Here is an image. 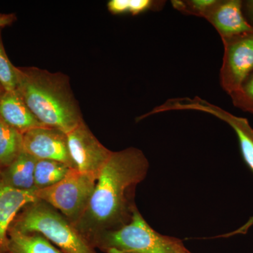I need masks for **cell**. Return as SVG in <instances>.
Here are the masks:
<instances>
[{"label": "cell", "instance_id": "6da1fadb", "mask_svg": "<svg viewBox=\"0 0 253 253\" xmlns=\"http://www.w3.org/2000/svg\"><path fill=\"white\" fill-rule=\"evenodd\" d=\"M149 169V161L141 150L113 151L99 173L86 211L74 224L91 245L98 236L118 230L131 220L137 208L136 187Z\"/></svg>", "mask_w": 253, "mask_h": 253}, {"label": "cell", "instance_id": "7a4b0ae2", "mask_svg": "<svg viewBox=\"0 0 253 253\" xmlns=\"http://www.w3.org/2000/svg\"><path fill=\"white\" fill-rule=\"evenodd\" d=\"M16 72V91L43 126L67 134L84 122L67 76L36 67Z\"/></svg>", "mask_w": 253, "mask_h": 253}, {"label": "cell", "instance_id": "3957f363", "mask_svg": "<svg viewBox=\"0 0 253 253\" xmlns=\"http://www.w3.org/2000/svg\"><path fill=\"white\" fill-rule=\"evenodd\" d=\"M9 228L25 234H41L63 253H98L73 223L41 200L26 205Z\"/></svg>", "mask_w": 253, "mask_h": 253}, {"label": "cell", "instance_id": "277c9868", "mask_svg": "<svg viewBox=\"0 0 253 253\" xmlns=\"http://www.w3.org/2000/svg\"><path fill=\"white\" fill-rule=\"evenodd\" d=\"M91 246L104 253H193L181 240L155 231L138 208L129 223L98 236Z\"/></svg>", "mask_w": 253, "mask_h": 253}, {"label": "cell", "instance_id": "5b68a950", "mask_svg": "<svg viewBox=\"0 0 253 253\" xmlns=\"http://www.w3.org/2000/svg\"><path fill=\"white\" fill-rule=\"evenodd\" d=\"M96 180L94 176L71 168L54 185L35 190V196L59 211L74 225L87 208Z\"/></svg>", "mask_w": 253, "mask_h": 253}, {"label": "cell", "instance_id": "8992f818", "mask_svg": "<svg viewBox=\"0 0 253 253\" xmlns=\"http://www.w3.org/2000/svg\"><path fill=\"white\" fill-rule=\"evenodd\" d=\"M169 109L170 111L174 110H193V111H202L210 113L227 123L235 131L239 140L241 156L244 162L253 173V128L251 126L246 118L238 117L228 111L208 103V101L200 99H171L169 102ZM253 226V216L249 220L240 227L239 229L229 233L217 236V238L230 237L236 234H246L250 228Z\"/></svg>", "mask_w": 253, "mask_h": 253}, {"label": "cell", "instance_id": "52a82bcc", "mask_svg": "<svg viewBox=\"0 0 253 253\" xmlns=\"http://www.w3.org/2000/svg\"><path fill=\"white\" fill-rule=\"evenodd\" d=\"M221 41L224 56L219 81L221 88L229 95L237 90L253 71V31Z\"/></svg>", "mask_w": 253, "mask_h": 253}, {"label": "cell", "instance_id": "ba28073f", "mask_svg": "<svg viewBox=\"0 0 253 253\" xmlns=\"http://www.w3.org/2000/svg\"><path fill=\"white\" fill-rule=\"evenodd\" d=\"M75 169L97 178L113 151L105 147L83 122L66 134Z\"/></svg>", "mask_w": 253, "mask_h": 253}, {"label": "cell", "instance_id": "9c48e42d", "mask_svg": "<svg viewBox=\"0 0 253 253\" xmlns=\"http://www.w3.org/2000/svg\"><path fill=\"white\" fill-rule=\"evenodd\" d=\"M23 151L37 160H50L64 163L75 169L68 151L66 133L55 128L41 126L23 134Z\"/></svg>", "mask_w": 253, "mask_h": 253}, {"label": "cell", "instance_id": "30bf717a", "mask_svg": "<svg viewBox=\"0 0 253 253\" xmlns=\"http://www.w3.org/2000/svg\"><path fill=\"white\" fill-rule=\"evenodd\" d=\"M204 18L215 28L221 40L253 31L245 18L241 0H217Z\"/></svg>", "mask_w": 253, "mask_h": 253}, {"label": "cell", "instance_id": "8fae6325", "mask_svg": "<svg viewBox=\"0 0 253 253\" xmlns=\"http://www.w3.org/2000/svg\"><path fill=\"white\" fill-rule=\"evenodd\" d=\"M36 190V189H35ZM35 190L24 191L0 184V251L7 252L8 231L15 217L26 205L38 201Z\"/></svg>", "mask_w": 253, "mask_h": 253}, {"label": "cell", "instance_id": "7c38bea8", "mask_svg": "<svg viewBox=\"0 0 253 253\" xmlns=\"http://www.w3.org/2000/svg\"><path fill=\"white\" fill-rule=\"evenodd\" d=\"M0 119L22 134L46 126L37 119L16 90L4 89L0 94Z\"/></svg>", "mask_w": 253, "mask_h": 253}, {"label": "cell", "instance_id": "4fadbf2b", "mask_svg": "<svg viewBox=\"0 0 253 253\" xmlns=\"http://www.w3.org/2000/svg\"><path fill=\"white\" fill-rule=\"evenodd\" d=\"M38 160L21 151L7 167L1 169L0 184L14 189L31 191L35 186V168Z\"/></svg>", "mask_w": 253, "mask_h": 253}, {"label": "cell", "instance_id": "5bb4252c", "mask_svg": "<svg viewBox=\"0 0 253 253\" xmlns=\"http://www.w3.org/2000/svg\"><path fill=\"white\" fill-rule=\"evenodd\" d=\"M6 253H63L41 234H25L9 228Z\"/></svg>", "mask_w": 253, "mask_h": 253}, {"label": "cell", "instance_id": "9a60e30c", "mask_svg": "<svg viewBox=\"0 0 253 253\" xmlns=\"http://www.w3.org/2000/svg\"><path fill=\"white\" fill-rule=\"evenodd\" d=\"M23 134L0 119V168L7 167L23 151Z\"/></svg>", "mask_w": 253, "mask_h": 253}, {"label": "cell", "instance_id": "2e32d148", "mask_svg": "<svg viewBox=\"0 0 253 253\" xmlns=\"http://www.w3.org/2000/svg\"><path fill=\"white\" fill-rule=\"evenodd\" d=\"M70 169L66 164L59 161L38 160L34 174L36 189L54 185L62 180Z\"/></svg>", "mask_w": 253, "mask_h": 253}, {"label": "cell", "instance_id": "e0dca14e", "mask_svg": "<svg viewBox=\"0 0 253 253\" xmlns=\"http://www.w3.org/2000/svg\"><path fill=\"white\" fill-rule=\"evenodd\" d=\"M166 1L153 0H111L108 2V9L113 14L130 13L138 15L149 10L161 9Z\"/></svg>", "mask_w": 253, "mask_h": 253}, {"label": "cell", "instance_id": "ac0fdd59", "mask_svg": "<svg viewBox=\"0 0 253 253\" xmlns=\"http://www.w3.org/2000/svg\"><path fill=\"white\" fill-rule=\"evenodd\" d=\"M17 67L14 66L10 61L1 36L0 29V84L5 90L16 91L17 86Z\"/></svg>", "mask_w": 253, "mask_h": 253}, {"label": "cell", "instance_id": "d6986e66", "mask_svg": "<svg viewBox=\"0 0 253 253\" xmlns=\"http://www.w3.org/2000/svg\"><path fill=\"white\" fill-rule=\"evenodd\" d=\"M229 96L235 107L253 115V71L239 89Z\"/></svg>", "mask_w": 253, "mask_h": 253}, {"label": "cell", "instance_id": "ffe728a7", "mask_svg": "<svg viewBox=\"0 0 253 253\" xmlns=\"http://www.w3.org/2000/svg\"><path fill=\"white\" fill-rule=\"evenodd\" d=\"M217 0H174L172 4L174 9L182 14L204 18Z\"/></svg>", "mask_w": 253, "mask_h": 253}, {"label": "cell", "instance_id": "44dd1931", "mask_svg": "<svg viewBox=\"0 0 253 253\" xmlns=\"http://www.w3.org/2000/svg\"><path fill=\"white\" fill-rule=\"evenodd\" d=\"M243 12L246 21L253 28V0L243 1Z\"/></svg>", "mask_w": 253, "mask_h": 253}, {"label": "cell", "instance_id": "7402d4cb", "mask_svg": "<svg viewBox=\"0 0 253 253\" xmlns=\"http://www.w3.org/2000/svg\"><path fill=\"white\" fill-rule=\"evenodd\" d=\"M16 19L14 14H0V29L12 24Z\"/></svg>", "mask_w": 253, "mask_h": 253}, {"label": "cell", "instance_id": "603a6c76", "mask_svg": "<svg viewBox=\"0 0 253 253\" xmlns=\"http://www.w3.org/2000/svg\"><path fill=\"white\" fill-rule=\"evenodd\" d=\"M4 90V88L3 87L2 85H1V84H0V94H1V93L2 92V91Z\"/></svg>", "mask_w": 253, "mask_h": 253}, {"label": "cell", "instance_id": "cb8c5ba5", "mask_svg": "<svg viewBox=\"0 0 253 253\" xmlns=\"http://www.w3.org/2000/svg\"><path fill=\"white\" fill-rule=\"evenodd\" d=\"M1 168H0V176H1Z\"/></svg>", "mask_w": 253, "mask_h": 253}, {"label": "cell", "instance_id": "d4e9b609", "mask_svg": "<svg viewBox=\"0 0 253 253\" xmlns=\"http://www.w3.org/2000/svg\"><path fill=\"white\" fill-rule=\"evenodd\" d=\"M0 253H3L2 252H1V251H0Z\"/></svg>", "mask_w": 253, "mask_h": 253}]
</instances>
